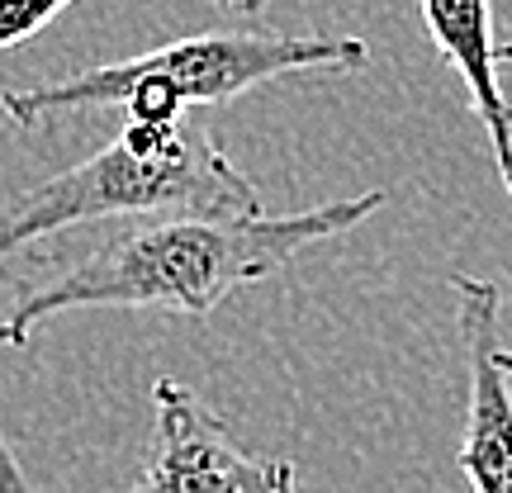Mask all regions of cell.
<instances>
[{
	"label": "cell",
	"mask_w": 512,
	"mask_h": 493,
	"mask_svg": "<svg viewBox=\"0 0 512 493\" xmlns=\"http://www.w3.org/2000/svg\"><path fill=\"white\" fill-rule=\"evenodd\" d=\"M0 493H34V484H29V475L19 470V460H15V451H10L5 432H0Z\"/></svg>",
	"instance_id": "8"
},
{
	"label": "cell",
	"mask_w": 512,
	"mask_h": 493,
	"mask_svg": "<svg viewBox=\"0 0 512 493\" xmlns=\"http://www.w3.org/2000/svg\"><path fill=\"white\" fill-rule=\"evenodd\" d=\"M418 10L437 53L465 81L470 114L484 128L503 190L512 195V100L503 95V81H498V34L489 0H418Z\"/></svg>",
	"instance_id": "6"
},
{
	"label": "cell",
	"mask_w": 512,
	"mask_h": 493,
	"mask_svg": "<svg viewBox=\"0 0 512 493\" xmlns=\"http://www.w3.org/2000/svg\"><path fill=\"white\" fill-rule=\"evenodd\" d=\"M498 370H503V375L512 380V351H498Z\"/></svg>",
	"instance_id": "11"
},
{
	"label": "cell",
	"mask_w": 512,
	"mask_h": 493,
	"mask_svg": "<svg viewBox=\"0 0 512 493\" xmlns=\"http://www.w3.org/2000/svg\"><path fill=\"white\" fill-rule=\"evenodd\" d=\"M228 10H238V15H261L266 10V0H223Z\"/></svg>",
	"instance_id": "9"
},
{
	"label": "cell",
	"mask_w": 512,
	"mask_h": 493,
	"mask_svg": "<svg viewBox=\"0 0 512 493\" xmlns=\"http://www.w3.org/2000/svg\"><path fill=\"white\" fill-rule=\"evenodd\" d=\"M252 219L256 190L200 124H124L119 138L34 185L0 219V266L29 242L95 219Z\"/></svg>",
	"instance_id": "3"
},
{
	"label": "cell",
	"mask_w": 512,
	"mask_h": 493,
	"mask_svg": "<svg viewBox=\"0 0 512 493\" xmlns=\"http://www.w3.org/2000/svg\"><path fill=\"white\" fill-rule=\"evenodd\" d=\"M72 0H0V53L29 43L38 29H48Z\"/></svg>",
	"instance_id": "7"
},
{
	"label": "cell",
	"mask_w": 512,
	"mask_h": 493,
	"mask_svg": "<svg viewBox=\"0 0 512 493\" xmlns=\"http://www.w3.org/2000/svg\"><path fill=\"white\" fill-rule=\"evenodd\" d=\"M384 204L389 190H366L280 219H157L128 228L76 266L29 285L0 318V342L29 347L48 318L72 309H162L204 318L242 285L285 271L313 242L361 228Z\"/></svg>",
	"instance_id": "1"
},
{
	"label": "cell",
	"mask_w": 512,
	"mask_h": 493,
	"mask_svg": "<svg viewBox=\"0 0 512 493\" xmlns=\"http://www.w3.org/2000/svg\"><path fill=\"white\" fill-rule=\"evenodd\" d=\"M133 493H299V470L294 460L247 451L190 384L157 380Z\"/></svg>",
	"instance_id": "4"
},
{
	"label": "cell",
	"mask_w": 512,
	"mask_h": 493,
	"mask_svg": "<svg viewBox=\"0 0 512 493\" xmlns=\"http://www.w3.org/2000/svg\"><path fill=\"white\" fill-rule=\"evenodd\" d=\"M456 290V328L470 370V408L460 437V475L470 493H512V389L498 370V313L503 290L484 275H451Z\"/></svg>",
	"instance_id": "5"
},
{
	"label": "cell",
	"mask_w": 512,
	"mask_h": 493,
	"mask_svg": "<svg viewBox=\"0 0 512 493\" xmlns=\"http://www.w3.org/2000/svg\"><path fill=\"white\" fill-rule=\"evenodd\" d=\"M370 48L351 34H195L152 53L57 76L29 91H0V110L19 128L53 114L124 105L128 124H181L195 105H228L238 95L299 72H366Z\"/></svg>",
	"instance_id": "2"
},
{
	"label": "cell",
	"mask_w": 512,
	"mask_h": 493,
	"mask_svg": "<svg viewBox=\"0 0 512 493\" xmlns=\"http://www.w3.org/2000/svg\"><path fill=\"white\" fill-rule=\"evenodd\" d=\"M503 62H512V29L498 38V67H503Z\"/></svg>",
	"instance_id": "10"
}]
</instances>
